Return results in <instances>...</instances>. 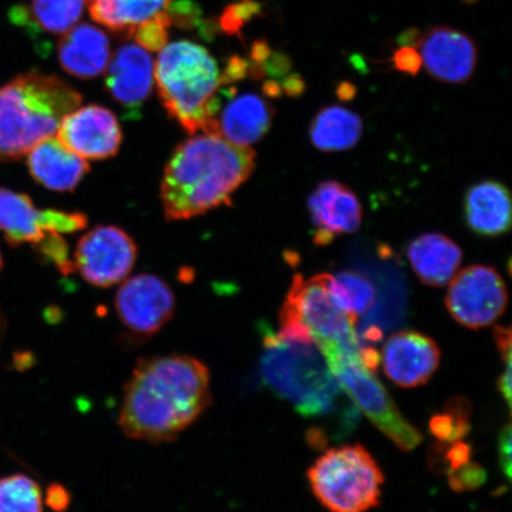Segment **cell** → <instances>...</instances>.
I'll return each mask as SVG.
<instances>
[{
    "label": "cell",
    "instance_id": "6da1fadb",
    "mask_svg": "<svg viewBox=\"0 0 512 512\" xmlns=\"http://www.w3.org/2000/svg\"><path fill=\"white\" fill-rule=\"evenodd\" d=\"M211 401L210 373L197 358H144L126 383L119 426L133 440L170 443L195 424Z\"/></svg>",
    "mask_w": 512,
    "mask_h": 512
},
{
    "label": "cell",
    "instance_id": "7a4b0ae2",
    "mask_svg": "<svg viewBox=\"0 0 512 512\" xmlns=\"http://www.w3.org/2000/svg\"><path fill=\"white\" fill-rule=\"evenodd\" d=\"M254 168L251 147L230 143L215 133L192 134L165 166L160 192L166 219L190 220L228 206Z\"/></svg>",
    "mask_w": 512,
    "mask_h": 512
},
{
    "label": "cell",
    "instance_id": "3957f363",
    "mask_svg": "<svg viewBox=\"0 0 512 512\" xmlns=\"http://www.w3.org/2000/svg\"><path fill=\"white\" fill-rule=\"evenodd\" d=\"M262 381L307 419L330 422L335 435L350 433L358 411L332 373L315 342L299 341L264 331L260 360Z\"/></svg>",
    "mask_w": 512,
    "mask_h": 512
},
{
    "label": "cell",
    "instance_id": "277c9868",
    "mask_svg": "<svg viewBox=\"0 0 512 512\" xmlns=\"http://www.w3.org/2000/svg\"><path fill=\"white\" fill-rule=\"evenodd\" d=\"M81 94L53 75L31 72L0 88V152L10 158L28 155L61 121L81 105Z\"/></svg>",
    "mask_w": 512,
    "mask_h": 512
},
{
    "label": "cell",
    "instance_id": "5b68a950",
    "mask_svg": "<svg viewBox=\"0 0 512 512\" xmlns=\"http://www.w3.org/2000/svg\"><path fill=\"white\" fill-rule=\"evenodd\" d=\"M155 79L162 104L185 131L208 133L219 108L222 74L206 48L177 41L160 50Z\"/></svg>",
    "mask_w": 512,
    "mask_h": 512
},
{
    "label": "cell",
    "instance_id": "8992f818",
    "mask_svg": "<svg viewBox=\"0 0 512 512\" xmlns=\"http://www.w3.org/2000/svg\"><path fill=\"white\" fill-rule=\"evenodd\" d=\"M307 478L313 494L332 512H367L380 504L383 473L361 445L326 451Z\"/></svg>",
    "mask_w": 512,
    "mask_h": 512
},
{
    "label": "cell",
    "instance_id": "52a82bcc",
    "mask_svg": "<svg viewBox=\"0 0 512 512\" xmlns=\"http://www.w3.org/2000/svg\"><path fill=\"white\" fill-rule=\"evenodd\" d=\"M355 320L332 299L325 283V274L304 279L294 275L280 312V328H303L318 348L332 347L360 352Z\"/></svg>",
    "mask_w": 512,
    "mask_h": 512
},
{
    "label": "cell",
    "instance_id": "ba28073f",
    "mask_svg": "<svg viewBox=\"0 0 512 512\" xmlns=\"http://www.w3.org/2000/svg\"><path fill=\"white\" fill-rule=\"evenodd\" d=\"M357 408L402 451H412L422 441L421 433L409 424L386 388L360 360V352L337 348L319 349Z\"/></svg>",
    "mask_w": 512,
    "mask_h": 512
},
{
    "label": "cell",
    "instance_id": "9c48e42d",
    "mask_svg": "<svg viewBox=\"0 0 512 512\" xmlns=\"http://www.w3.org/2000/svg\"><path fill=\"white\" fill-rule=\"evenodd\" d=\"M446 307L467 329L478 330L494 324L508 306V291L495 268L475 265L460 271L450 281Z\"/></svg>",
    "mask_w": 512,
    "mask_h": 512
},
{
    "label": "cell",
    "instance_id": "30bf717a",
    "mask_svg": "<svg viewBox=\"0 0 512 512\" xmlns=\"http://www.w3.org/2000/svg\"><path fill=\"white\" fill-rule=\"evenodd\" d=\"M136 242L117 226H98L80 239L74 267L89 285L108 288L121 283L136 264Z\"/></svg>",
    "mask_w": 512,
    "mask_h": 512
},
{
    "label": "cell",
    "instance_id": "8fae6325",
    "mask_svg": "<svg viewBox=\"0 0 512 512\" xmlns=\"http://www.w3.org/2000/svg\"><path fill=\"white\" fill-rule=\"evenodd\" d=\"M176 299L170 286L153 274H138L124 281L115 296V310L127 331L150 338L175 315Z\"/></svg>",
    "mask_w": 512,
    "mask_h": 512
},
{
    "label": "cell",
    "instance_id": "7c38bea8",
    "mask_svg": "<svg viewBox=\"0 0 512 512\" xmlns=\"http://www.w3.org/2000/svg\"><path fill=\"white\" fill-rule=\"evenodd\" d=\"M86 227V215L54 209L40 210L27 195L0 189V232L11 245H38L49 233H75Z\"/></svg>",
    "mask_w": 512,
    "mask_h": 512
},
{
    "label": "cell",
    "instance_id": "4fadbf2b",
    "mask_svg": "<svg viewBox=\"0 0 512 512\" xmlns=\"http://www.w3.org/2000/svg\"><path fill=\"white\" fill-rule=\"evenodd\" d=\"M56 137L83 159L104 160L119 152L123 130L110 110L99 105H88L67 114L61 121Z\"/></svg>",
    "mask_w": 512,
    "mask_h": 512
},
{
    "label": "cell",
    "instance_id": "5bb4252c",
    "mask_svg": "<svg viewBox=\"0 0 512 512\" xmlns=\"http://www.w3.org/2000/svg\"><path fill=\"white\" fill-rule=\"evenodd\" d=\"M155 81V64L149 51L136 43L120 47L108 63L106 87L123 107L127 119H138L150 98Z\"/></svg>",
    "mask_w": 512,
    "mask_h": 512
},
{
    "label": "cell",
    "instance_id": "9a60e30c",
    "mask_svg": "<svg viewBox=\"0 0 512 512\" xmlns=\"http://www.w3.org/2000/svg\"><path fill=\"white\" fill-rule=\"evenodd\" d=\"M274 110L270 102L254 93L236 94L233 87L220 89L219 108L208 133L228 142L249 146L270 130Z\"/></svg>",
    "mask_w": 512,
    "mask_h": 512
},
{
    "label": "cell",
    "instance_id": "2e32d148",
    "mask_svg": "<svg viewBox=\"0 0 512 512\" xmlns=\"http://www.w3.org/2000/svg\"><path fill=\"white\" fill-rule=\"evenodd\" d=\"M440 349L432 338L416 331H401L388 338L382 349L384 373L401 388L422 386L440 363Z\"/></svg>",
    "mask_w": 512,
    "mask_h": 512
},
{
    "label": "cell",
    "instance_id": "e0dca14e",
    "mask_svg": "<svg viewBox=\"0 0 512 512\" xmlns=\"http://www.w3.org/2000/svg\"><path fill=\"white\" fill-rule=\"evenodd\" d=\"M422 66L434 79L447 83H464L475 73L478 51L476 43L462 31L437 27L420 37Z\"/></svg>",
    "mask_w": 512,
    "mask_h": 512
},
{
    "label": "cell",
    "instance_id": "ac0fdd59",
    "mask_svg": "<svg viewBox=\"0 0 512 512\" xmlns=\"http://www.w3.org/2000/svg\"><path fill=\"white\" fill-rule=\"evenodd\" d=\"M309 210L317 246H328L338 235L357 232L362 223V207L354 191L336 181L318 185L309 197Z\"/></svg>",
    "mask_w": 512,
    "mask_h": 512
},
{
    "label": "cell",
    "instance_id": "d6986e66",
    "mask_svg": "<svg viewBox=\"0 0 512 512\" xmlns=\"http://www.w3.org/2000/svg\"><path fill=\"white\" fill-rule=\"evenodd\" d=\"M28 155L31 176L49 190L73 191L91 170L86 159L67 149L56 136L42 140Z\"/></svg>",
    "mask_w": 512,
    "mask_h": 512
},
{
    "label": "cell",
    "instance_id": "ffe728a7",
    "mask_svg": "<svg viewBox=\"0 0 512 512\" xmlns=\"http://www.w3.org/2000/svg\"><path fill=\"white\" fill-rule=\"evenodd\" d=\"M57 54L64 72L89 80L98 78L107 69L111 46L104 31L91 24H80L61 37Z\"/></svg>",
    "mask_w": 512,
    "mask_h": 512
},
{
    "label": "cell",
    "instance_id": "44dd1931",
    "mask_svg": "<svg viewBox=\"0 0 512 512\" xmlns=\"http://www.w3.org/2000/svg\"><path fill=\"white\" fill-rule=\"evenodd\" d=\"M467 226L480 236H499L511 228V196L504 184L484 181L465 196Z\"/></svg>",
    "mask_w": 512,
    "mask_h": 512
},
{
    "label": "cell",
    "instance_id": "7402d4cb",
    "mask_svg": "<svg viewBox=\"0 0 512 512\" xmlns=\"http://www.w3.org/2000/svg\"><path fill=\"white\" fill-rule=\"evenodd\" d=\"M408 259L414 272L427 286H445L462 264V249L443 234H424L411 242Z\"/></svg>",
    "mask_w": 512,
    "mask_h": 512
},
{
    "label": "cell",
    "instance_id": "603a6c76",
    "mask_svg": "<svg viewBox=\"0 0 512 512\" xmlns=\"http://www.w3.org/2000/svg\"><path fill=\"white\" fill-rule=\"evenodd\" d=\"M86 0H31L10 12L11 21L32 38L63 36L79 22Z\"/></svg>",
    "mask_w": 512,
    "mask_h": 512
},
{
    "label": "cell",
    "instance_id": "cb8c5ba5",
    "mask_svg": "<svg viewBox=\"0 0 512 512\" xmlns=\"http://www.w3.org/2000/svg\"><path fill=\"white\" fill-rule=\"evenodd\" d=\"M170 4L171 0H86L95 22L130 36L140 24L168 9Z\"/></svg>",
    "mask_w": 512,
    "mask_h": 512
},
{
    "label": "cell",
    "instance_id": "d4e9b609",
    "mask_svg": "<svg viewBox=\"0 0 512 512\" xmlns=\"http://www.w3.org/2000/svg\"><path fill=\"white\" fill-rule=\"evenodd\" d=\"M361 136V118L342 106L322 108L313 118L310 127L313 145L324 152L350 150Z\"/></svg>",
    "mask_w": 512,
    "mask_h": 512
},
{
    "label": "cell",
    "instance_id": "484cf974",
    "mask_svg": "<svg viewBox=\"0 0 512 512\" xmlns=\"http://www.w3.org/2000/svg\"><path fill=\"white\" fill-rule=\"evenodd\" d=\"M325 283L336 304L357 322L375 303L373 284L363 274L343 271L336 275L325 274Z\"/></svg>",
    "mask_w": 512,
    "mask_h": 512
},
{
    "label": "cell",
    "instance_id": "4316f807",
    "mask_svg": "<svg viewBox=\"0 0 512 512\" xmlns=\"http://www.w3.org/2000/svg\"><path fill=\"white\" fill-rule=\"evenodd\" d=\"M0 512H43L40 485L25 475L0 479Z\"/></svg>",
    "mask_w": 512,
    "mask_h": 512
},
{
    "label": "cell",
    "instance_id": "83f0119b",
    "mask_svg": "<svg viewBox=\"0 0 512 512\" xmlns=\"http://www.w3.org/2000/svg\"><path fill=\"white\" fill-rule=\"evenodd\" d=\"M471 406L465 399L447 402L443 413L434 415L430 421V432L441 443H454L470 431Z\"/></svg>",
    "mask_w": 512,
    "mask_h": 512
},
{
    "label": "cell",
    "instance_id": "f1b7e54d",
    "mask_svg": "<svg viewBox=\"0 0 512 512\" xmlns=\"http://www.w3.org/2000/svg\"><path fill=\"white\" fill-rule=\"evenodd\" d=\"M171 23L168 11H162L156 17L140 24L133 35L139 46L145 50L160 51L168 43V29Z\"/></svg>",
    "mask_w": 512,
    "mask_h": 512
},
{
    "label": "cell",
    "instance_id": "f546056e",
    "mask_svg": "<svg viewBox=\"0 0 512 512\" xmlns=\"http://www.w3.org/2000/svg\"><path fill=\"white\" fill-rule=\"evenodd\" d=\"M38 252L59 268L63 274L69 275L75 271L74 262L70 260L67 242L59 233H49L42 242L36 245Z\"/></svg>",
    "mask_w": 512,
    "mask_h": 512
},
{
    "label": "cell",
    "instance_id": "4dcf8cb0",
    "mask_svg": "<svg viewBox=\"0 0 512 512\" xmlns=\"http://www.w3.org/2000/svg\"><path fill=\"white\" fill-rule=\"evenodd\" d=\"M447 478L454 491L464 492L478 489L480 485H483L486 473L482 466L469 462L448 471Z\"/></svg>",
    "mask_w": 512,
    "mask_h": 512
},
{
    "label": "cell",
    "instance_id": "1f68e13d",
    "mask_svg": "<svg viewBox=\"0 0 512 512\" xmlns=\"http://www.w3.org/2000/svg\"><path fill=\"white\" fill-rule=\"evenodd\" d=\"M260 10V5L254 0H245V2L235 4L224 14L222 19L223 28L234 34V32L240 30L247 19L258 15Z\"/></svg>",
    "mask_w": 512,
    "mask_h": 512
},
{
    "label": "cell",
    "instance_id": "d6a6232c",
    "mask_svg": "<svg viewBox=\"0 0 512 512\" xmlns=\"http://www.w3.org/2000/svg\"><path fill=\"white\" fill-rule=\"evenodd\" d=\"M393 64L399 72L416 75L422 67V60L418 48L402 46L393 55Z\"/></svg>",
    "mask_w": 512,
    "mask_h": 512
},
{
    "label": "cell",
    "instance_id": "836d02e7",
    "mask_svg": "<svg viewBox=\"0 0 512 512\" xmlns=\"http://www.w3.org/2000/svg\"><path fill=\"white\" fill-rule=\"evenodd\" d=\"M498 457L499 465L503 475L508 480L511 478V426L507 425L503 428L498 440Z\"/></svg>",
    "mask_w": 512,
    "mask_h": 512
},
{
    "label": "cell",
    "instance_id": "e575fe53",
    "mask_svg": "<svg viewBox=\"0 0 512 512\" xmlns=\"http://www.w3.org/2000/svg\"><path fill=\"white\" fill-rule=\"evenodd\" d=\"M265 70V74L272 78H284L291 69L290 57L281 53H271L267 60L261 64Z\"/></svg>",
    "mask_w": 512,
    "mask_h": 512
},
{
    "label": "cell",
    "instance_id": "d590c367",
    "mask_svg": "<svg viewBox=\"0 0 512 512\" xmlns=\"http://www.w3.org/2000/svg\"><path fill=\"white\" fill-rule=\"evenodd\" d=\"M70 495L60 484L51 485L47 492V504L51 509L62 512L68 508Z\"/></svg>",
    "mask_w": 512,
    "mask_h": 512
},
{
    "label": "cell",
    "instance_id": "8d00e7d4",
    "mask_svg": "<svg viewBox=\"0 0 512 512\" xmlns=\"http://www.w3.org/2000/svg\"><path fill=\"white\" fill-rule=\"evenodd\" d=\"M495 339L498 350L501 351L503 361L511 363V331L503 326H496Z\"/></svg>",
    "mask_w": 512,
    "mask_h": 512
},
{
    "label": "cell",
    "instance_id": "74e56055",
    "mask_svg": "<svg viewBox=\"0 0 512 512\" xmlns=\"http://www.w3.org/2000/svg\"><path fill=\"white\" fill-rule=\"evenodd\" d=\"M281 89L288 96H299L305 91V82L298 74L285 76Z\"/></svg>",
    "mask_w": 512,
    "mask_h": 512
},
{
    "label": "cell",
    "instance_id": "f35d334b",
    "mask_svg": "<svg viewBox=\"0 0 512 512\" xmlns=\"http://www.w3.org/2000/svg\"><path fill=\"white\" fill-rule=\"evenodd\" d=\"M498 389L501 392L503 399L507 401L508 408H511V363L507 364L504 373L499 377Z\"/></svg>",
    "mask_w": 512,
    "mask_h": 512
},
{
    "label": "cell",
    "instance_id": "ab89813d",
    "mask_svg": "<svg viewBox=\"0 0 512 512\" xmlns=\"http://www.w3.org/2000/svg\"><path fill=\"white\" fill-rule=\"evenodd\" d=\"M272 53L265 41L255 42L252 48V60L254 63L262 64Z\"/></svg>",
    "mask_w": 512,
    "mask_h": 512
},
{
    "label": "cell",
    "instance_id": "60d3db41",
    "mask_svg": "<svg viewBox=\"0 0 512 512\" xmlns=\"http://www.w3.org/2000/svg\"><path fill=\"white\" fill-rule=\"evenodd\" d=\"M339 99L349 101L356 95V87L349 82H343L337 89Z\"/></svg>",
    "mask_w": 512,
    "mask_h": 512
},
{
    "label": "cell",
    "instance_id": "b9f144b4",
    "mask_svg": "<svg viewBox=\"0 0 512 512\" xmlns=\"http://www.w3.org/2000/svg\"><path fill=\"white\" fill-rule=\"evenodd\" d=\"M265 95L272 96V98H278L281 94H283V89L278 82L274 80L268 81L265 83L264 87Z\"/></svg>",
    "mask_w": 512,
    "mask_h": 512
},
{
    "label": "cell",
    "instance_id": "7bdbcfd3",
    "mask_svg": "<svg viewBox=\"0 0 512 512\" xmlns=\"http://www.w3.org/2000/svg\"><path fill=\"white\" fill-rule=\"evenodd\" d=\"M0 268H2V256H0Z\"/></svg>",
    "mask_w": 512,
    "mask_h": 512
},
{
    "label": "cell",
    "instance_id": "ee69618b",
    "mask_svg": "<svg viewBox=\"0 0 512 512\" xmlns=\"http://www.w3.org/2000/svg\"><path fill=\"white\" fill-rule=\"evenodd\" d=\"M465 2H473V0H465Z\"/></svg>",
    "mask_w": 512,
    "mask_h": 512
}]
</instances>
